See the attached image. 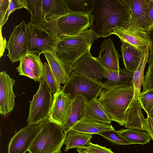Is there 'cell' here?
<instances>
[{
    "label": "cell",
    "instance_id": "cell-37",
    "mask_svg": "<svg viewBox=\"0 0 153 153\" xmlns=\"http://www.w3.org/2000/svg\"><path fill=\"white\" fill-rule=\"evenodd\" d=\"M146 119L147 128V133L151 139L153 140V118L147 116Z\"/></svg>",
    "mask_w": 153,
    "mask_h": 153
},
{
    "label": "cell",
    "instance_id": "cell-9",
    "mask_svg": "<svg viewBox=\"0 0 153 153\" xmlns=\"http://www.w3.org/2000/svg\"><path fill=\"white\" fill-rule=\"evenodd\" d=\"M110 33L117 36L121 41L129 44L141 51L151 45L149 33L140 27L131 12L127 22L121 27L111 30Z\"/></svg>",
    "mask_w": 153,
    "mask_h": 153
},
{
    "label": "cell",
    "instance_id": "cell-22",
    "mask_svg": "<svg viewBox=\"0 0 153 153\" xmlns=\"http://www.w3.org/2000/svg\"><path fill=\"white\" fill-rule=\"evenodd\" d=\"M42 8L45 23L71 12L65 0H42Z\"/></svg>",
    "mask_w": 153,
    "mask_h": 153
},
{
    "label": "cell",
    "instance_id": "cell-30",
    "mask_svg": "<svg viewBox=\"0 0 153 153\" xmlns=\"http://www.w3.org/2000/svg\"><path fill=\"white\" fill-rule=\"evenodd\" d=\"M94 0H65L71 12L89 13L92 10Z\"/></svg>",
    "mask_w": 153,
    "mask_h": 153
},
{
    "label": "cell",
    "instance_id": "cell-26",
    "mask_svg": "<svg viewBox=\"0 0 153 153\" xmlns=\"http://www.w3.org/2000/svg\"><path fill=\"white\" fill-rule=\"evenodd\" d=\"M150 46H148L141 51V58L139 64L133 72L132 84L135 92L140 93L144 80V72L149 55Z\"/></svg>",
    "mask_w": 153,
    "mask_h": 153
},
{
    "label": "cell",
    "instance_id": "cell-18",
    "mask_svg": "<svg viewBox=\"0 0 153 153\" xmlns=\"http://www.w3.org/2000/svg\"><path fill=\"white\" fill-rule=\"evenodd\" d=\"M82 120L108 124L111 123L108 114L97 97L86 103Z\"/></svg>",
    "mask_w": 153,
    "mask_h": 153
},
{
    "label": "cell",
    "instance_id": "cell-28",
    "mask_svg": "<svg viewBox=\"0 0 153 153\" xmlns=\"http://www.w3.org/2000/svg\"><path fill=\"white\" fill-rule=\"evenodd\" d=\"M71 129L92 134H98L103 131L114 129L110 124L82 120L77 122Z\"/></svg>",
    "mask_w": 153,
    "mask_h": 153
},
{
    "label": "cell",
    "instance_id": "cell-33",
    "mask_svg": "<svg viewBox=\"0 0 153 153\" xmlns=\"http://www.w3.org/2000/svg\"><path fill=\"white\" fill-rule=\"evenodd\" d=\"M75 149L79 153H115L112 151L111 149L91 142L88 144Z\"/></svg>",
    "mask_w": 153,
    "mask_h": 153
},
{
    "label": "cell",
    "instance_id": "cell-10",
    "mask_svg": "<svg viewBox=\"0 0 153 153\" xmlns=\"http://www.w3.org/2000/svg\"><path fill=\"white\" fill-rule=\"evenodd\" d=\"M90 50L89 49L74 64L71 71L103 86L101 80L103 77L106 78L109 70L102 65L98 58L91 55Z\"/></svg>",
    "mask_w": 153,
    "mask_h": 153
},
{
    "label": "cell",
    "instance_id": "cell-19",
    "mask_svg": "<svg viewBox=\"0 0 153 153\" xmlns=\"http://www.w3.org/2000/svg\"><path fill=\"white\" fill-rule=\"evenodd\" d=\"M86 103L82 95H77L74 96L67 121L62 127L63 131L65 134H66L76 123L82 120Z\"/></svg>",
    "mask_w": 153,
    "mask_h": 153
},
{
    "label": "cell",
    "instance_id": "cell-6",
    "mask_svg": "<svg viewBox=\"0 0 153 153\" xmlns=\"http://www.w3.org/2000/svg\"><path fill=\"white\" fill-rule=\"evenodd\" d=\"M27 52L40 55L47 51L56 52L60 39L55 34L30 22L26 24Z\"/></svg>",
    "mask_w": 153,
    "mask_h": 153
},
{
    "label": "cell",
    "instance_id": "cell-7",
    "mask_svg": "<svg viewBox=\"0 0 153 153\" xmlns=\"http://www.w3.org/2000/svg\"><path fill=\"white\" fill-rule=\"evenodd\" d=\"M39 89L30 101L29 112L27 118V125L39 124L49 118L53 96L43 80Z\"/></svg>",
    "mask_w": 153,
    "mask_h": 153
},
{
    "label": "cell",
    "instance_id": "cell-31",
    "mask_svg": "<svg viewBox=\"0 0 153 153\" xmlns=\"http://www.w3.org/2000/svg\"><path fill=\"white\" fill-rule=\"evenodd\" d=\"M44 64V69L43 80L46 84L52 94H55L60 91H61V88L57 85L48 63L45 62Z\"/></svg>",
    "mask_w": 153,
    "mask_h": 153
},
{
    "label": "cell",
    "instance_id": "cell-32",
    "mask_svg": "<svg viewBox=\"0 0 153 153\" xmlns=\"http://www.w3.org/2000/svg\"><path fill=\"white\" fill-rule=\"evenodd\" d=\"M98 134L114 144L118 145L132 144L123 137L114 129L103 131L99 133Z\"/></svg>",
    "mask_w": 153,
    "mask_h": 153
},
{
    "label": "cell",
    "instance_id": "cell-12",
    "mask_svg": "<svg viewBox=\"0 0 153 153\" xmlns=\"http://www.w3.org/2000/svg\"><path fill=\"white\" fill-rule=\"evenodd\" d=\"M40 128L39 124L27 125L20 129L11 138L8 145V153H25Z\"/></svg>",
    "mask_w": 153,
    "mask_h": 153
},
{
    "label": "cell",
    "instance_id": "cell-3",
    "mask_svg": "<svg viewBox=\"0 0 153 153\" xmlns=\"http://www.w3.org/2000/svg\"><path fill=\"white\" fill-rule=\"evenodd\" d=\"M59 38L60 40L56 53L59 58L71 67L91 49L94 40L99 38L91 29H88L76 35H62Z\"/></svg>",
    "mask_w": 153,
    "mask_h": 153
},
{
    "label": "cell",
    "instance_id": "cell-13",
    "mask_svg": "<svg viewBox=\"0 0 153 153\" xmlns=\"http://www.w3.org/2000/svg\"><path fill=\"white\" fill-rule=\"evenodd\" d=\"M19 61L16 69L20 75L27 76L36 82H40L43 80L44 65L39 55L27 52Z\"/></svg>",
    "mask_w": 153,
    "mask_h": 153
},
{
    "label": "cell",
    "instance_id": "cell-8",
    "mask_svg": "<svg viewBox=\"0 0 153 153\" xmlns=\"http://www.w3.org/2000/svg\"><path fill=\"white\" fill-rule=\"evenodd\" d=\"M103 88V86L72 71L69 79L61 89L72 98L76 95H81L88 102L99 96Z\"/></svg>",
    "mask_w": 153,
    "mask_h": 153
},
{
    "label": "cell",
    "instance_id": "cell-15",
    "mask_svg": "<svg viewBox=\"0 0 153 153\" xmlns=\"http://www.w3.org/2000/svg\"><path fill=\"white\" fill-rule=\"evenodd\" d=\"M15 83V80L10 77L6 71L0 73V113L3 116L13 109L16 96L13 87Z\"/></svg>",
    "mask_w": 153,
    "mask_h": 153
},
{
    "label": "cell",
    "instance_id": "cell-25",
    "mask_svg": "<svg viewBox=\"0 0 153 153\" xmlns=\"http://www.w3.org/2000/svg\"><path fill=\"white\" fill-rule=\"evenodd\" d=\"M22 8L28 10L27 0H0V29L7 20L10 13Z\"/></svg>",
    "mask_w": 153,
    "mask_h": 153
},
{
    "label": "cell",
    "instance_id": "cell-27",
    "mask_svg": "<svg viewBox=\"0 0 153 153\" xmlns=\"http://www.w3.org/2000/svg\"><path fill=\"white\" fill-rule=\"evenodd\" d=\"M28 10L31 17L30 22L42 29H45L46 22L42 8V0H27Z\"/></svg>",
    "mask_w": 153,
    "mask_h": 153
},
{
    "label": "cell",
    "instance_id": "cell-36",
    "mask_svg": "<svg viewBox=\"0 0 153 153\" xmlns=\"http://www.w3.org/2000/svg\"><path fill=\"white\" fill-rule=\"evenodd\" d=\"M150 20V25L149 30V33L153 30V0H146Z\"/></svg>",
    "mask_w": 153,
    "mask_h": 153
},
{
    "label": "cell",
    "instance_id": "cell-21",
    "mask_svg": "<svg viewBox=\"0 0 153 153\" xmlns=\"http://www.w3.org/2000/svg\"><path fill=\"white\" fill-rule=\"evenodd\" d=\"M131 12L140 27L149 32L151 22L146 0H129Z\"/></svg>",
    "mask_w": 153,
    "mask_h": 153
},
{
    "label": "cell",
    "instance_id": "cell-34",
    "mask_svg": "<svg viewBox=\"0 0 153 153\" xmlns=\"http://www.w3.org/2000/svg\"><path fill=\"white\" fill-rule=\"evenodd\" d=\"M138 99L141 108L147 114L153 106V89L141 92Z\"/></svg>",
    "mask_w": 153,
    "mask_h": 153
},
{
    "label": "cell",
    "instance_id": "cell-16",
    "mask_svg": "<svg viewBox=\"0 0 153 153\" xmlns=\"http://www.w3.org/2000/svg\"><path fill=\"white\" fill-rule=\"evenodd\" d=\"M44 54L57 85L61 88L60 84L64 85L69 79L72 71V67L59 58L56 52L47 51Z\"/></svg>",
    "mask_w": 153,
    "mask_h": 153
},
{
    "label": "cell",
    "instance_id": "cell-38",
    "mask_svg": "<svg viewBox=\"0 0 153 153\" xmlns=\"http://www.w3.org/2000/svg\"><path fill=\"white\" fill-rule=\"evenodd\" d=\"M1 30V29H0V57L3 55L5 48L7 47V43L5 38L2 36Z\"/></svg>",
    "mask_w": 153,
    "mask_h": 153
},
{
    "label": "cell",
    "instance_id": "cell-40",
    "mask_svg": "<svg viewBox=\"0 0 153 153\" xmlns=\"http://www.w3.org/2000/svg\"><path fill=\"white\" fill-rule=\"evenodd\" d=\"M150 39L151 42V45L153 46V30L149 32Z\"/></svg>",
    "mask_w": 153,
    "mask_h": 153
},
{
    "label": "cell",
    "instance_id": "cell-2",
    "mask_svg": "<svg viewBox=\"0 0 153 153\" xmlns=\"http://www.w3.org/2000/svg\"><path fill=\"white\" fill-rule=\"evenodd\" d=\"M134 94L132 84L111 89L104 88L98 99L111 120L124 126L126 124L128 108Z\"/></svg>",
    "mask_w": 153,
    "mask_h": 153
},
{
    "label": "cell",
    "instance_id": "cell-14",
    "mask_svg": "<svg viewBox=\"0 0 153 153\" xmlns=\"http://www.w3.org/2000/svg\"><path fill=\"white\" fill-rule=\"evenodd\" d=\"M53 94V100L48 119L62 127L68 119L74 98L61 91Z\"/></svg>",
    "mask_w": 153,
    "mask_h": 153
},
{
    "label": "cell",
    "instance_id": "cell-29",
    "mask_svg": "<svg viewBox=\"0 0 153 153\" xmlns=\"http://www.w3.org/2000/svg\"><path fill=\"white\" fill-rule=\"evenodd\" d=\"M117 131L132 144H145L149 143L151 139L147 133L140 130L122 128Z\"/></svg>",
    "mask_w": 153,
    "mask_h": 153
},
{
    "label": "cell",
    "instance_id": "cell-17",
    "mask_svg": "<svg viewBox=\"0 0 153 153\" xmlns=\"http://www.w3.org/2000/svg\"><path fill=\"white\" fill-rule=\"evenodd\" d=\"M101 51L98 58L102 65L108 70L119 71L120 56L116 50L111 38L104 39L100 46Z\"/></svg>",
    "mask_w": 153,
    "mask_h": 153
},
{
    "label": "cell",
    "instance_id": "cell-35",
    "mask_svg": "<svg viewBox=\"0 0 153 153\" xmlns=\"http://www.w3.org/2000/svg\"><path fill=\"white\" fill-rule=\"evenodd\" d=\"M142 85V92L153 89V62L148 65Z\"/></svg>",
    "mask_w": 153,
    "mask_h": 153
},
{
    "label": "cell",
    "instance_id": "cell-11",
    "mask_svg": "<svg viewBox=\"0 0 153 153\" xmlns=\"http://www.w3.org/2000/svg\"><path fill=\"white\" fill-rule=\"evenodd\" d=\"M25 21L13 27V31L7 42L6 48L8 50L7 56L12 63L20 61L27 52L26 27Z\"/></svg>",
    "mask_w": 153,
    "mask_h": 153
},
{
    "label": "cell",
    "instance_id": "cell-41",
    "mask_svg": "<svg viewBox=\"0 0 153 153\" xmlns=\"http://www.w3.org/2000/svg\"><path fill=\"white\" fill-rule=\"evenodd\" d=\"M147 116L153 118V106L149 111V112L147 114Z\"/></svg>",
    "mask_w": 153,
    "mask_h": 153
},
{
    "label": "cell",
    "instance_id": "cell-24",
    "mask_svg": "<svg viewBox=\"0 0 153 153\" xmlns=\"http://www.w3.org/2000/svg\"><path fill=\"white\" fill-rule=\"evenodd\" d=\"M66 134L64 144L65 151L69 149L76 148L89 144L92 137V134L80 132L71 129Z\"/></svg>",
    "mask_w": 153,
    "mask_h": 153
},
{
    "label": "cell",
    "instance_id": "cell-5",
    "mask_svg": "<svg viewBox=\"0 0 153 153\" xmlns=\"http://www.w3.org/2000/svg\"><path fill=\"white\" fill-rule=\"evenodd\" d=\"M91 25L90 14L71 12L58 19L45 23V29L56 34L74 36Z\"/></svg>",
    "mask_w": 153,
    "mask_h": 153
},
{
    "label": "cell",
    "instance_id": "cell-4",
    "mask_svg": "<svg viewBox=\"0 0 153 153\" xmlns=\"http://www.w3.org/2000/svg\"><path fill=\"white\" fill-rule=\"evenodd\" d=\"M39 124L40 130L28 151L29 153H61L66 135L62 127L48 118Z\"/></svg>",
    "mask_w": 153,
    "mask_h": 153
},
{
    "label": "cell",
    "instance_id": "cell-23",
    "mask_svg": "<svg viewBox=\"0 0 153 153\" xmlns=\"http://www.w3.org/2000/svg\"><path fill=\"white\" fill-rule=\"evenodd\" d=\"M121 42V49L125 68L134 72L140 63L141 51L127 42Z\"/></svg>",
    "mask_w": 153,
    "mask_h": 153
},
{
    "label": "cell",
    "instance_id": "cell-1",
    "mask_svg": "<svg viewBox=\"0 0 153 153\" xmlns=\"http://www.w3.org/2000/svg\"><path fill=\"white\" fill-rule=\"evenodd\" d=\"M91 29L98 37H106L115 28L121 27L131 14L129 0H94L90 13Z\"/></svg>",
    "mask_w": 153,
    "mask_h": 153
},
{
    "label": "cell",
    "instance_id": "cell-39",
    "mask_svg": "<svg viewBox=\"0 0 153 153\" xmlns=\"http://www.w3.org/2000/svg\"><path fill=\"white\" fill-rule=\"evenodd\" d=\"M153 62V46H150L148 64H149Z\"/></svg>",
    "mask_w": 153,
    "mask_h": 153
},
{
    "label": "cell",
    "instance_id": "cell-20",
    "mask_svg": "<svg viewBox=\"0 0 153 153\" xmlns=\"http://www.w3.org/2000/svg\"><path fill=\"white\" fill-rule=\"evenodd\" d=\"M133 76V72L125 68L119 71L109 70L106 78L108 80L102 83L103 88L109 90L130 85L132 84Z\"/></svg>",
    "mask_w": 153,
    "mask_h": 153
}]
</instances>
